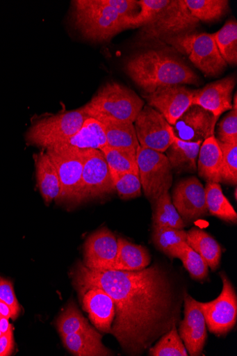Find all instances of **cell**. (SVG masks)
<instances>
[{"label":"cell","instance_id":"1","mask_svg":"<svg viewBox=\"0 0 237 356\" xmlns=\"http://www.w3.org/2000/svg\"><path fill=\"white\" fill-rule=\"evenodd\" d=\"M72 277L78 291L99 288L112 298L111 334L129 355L143 354L181 321L185 293L158 265L120 271L89 269L79 262Z\"/></svg>","mask_w":237,"mask_h":356},{"label":"cell","instance_id":"2","mask_svg":"<svg viewBox=\"0 0 237 356\" xmlns=\"http://www.w3.org/2000/svg\"><path fill=\"white\" fill-rule=\"evenodd\" d=\"M125 72L147 94L161 87L199 83L198 76L183 60L162 50L132 56L125 63Z\"/></svg>","mask_w":237,"mask_h":356},{"label":"cell","instance_id":"3","mask_svg":"<svg viewBox=\"0 0 237 356\" xmlns=\"http://www.w3.org/2000/svg\"><path fill=\"white\" fill-rule=\"evenodd\" d=\"M139 5L140 12L130 22L129 29L142 27L139 35L142 42L188 33L199 24L184 0H140Z\"/></svg>","mask_w":237,"mask_h":356},{"label":"cell","instance_id":"4","mask_svg":"<svg viewBox=\"0 0 237 356\" xmlns=\"http://www.w3.org/2000/svg\"><path fill=\"white\" fill-rule=\"evenodd\" d=\"M72 19L82 36L92 42H108L126 29L124 19L105 0H75Z\"/></svg>","mask_w":237,"mask_h":356},{"label":"cell","instance_id":"5","mask_svg":"<svg viewBox=\"0 0 237 356\" xmlns=\"http://www.w3.org/2000/svg\"><path fill=\"white\" fill-rule=\"evenodd\" d=\"M144 106V101L136 92L120 83L108 82L98 90L83 108L90 118L99 122L133 123Z\"/></svg>","mask_w":237,"mask_h":356},{"label":"cell","instance_id":"6","mask_svg":"<svg viewBox=\"0 0 237 356\" xmlns=\"http://www.w3.org/2000/svg\"><path fill=\"white\" fill-rule=\"evenodd\" d=\"M162 42L188 56L195 66L207 76H218L227 67L212 34L192 31Z\"/></svg>","mask_w":237,"mask_h":356},{"label":"cell","instance_id":"7","mask_svg":"<svg viewBox=\"0 0 237 356\" xmlns=\"http://www.w3.org/2000/svg\"><path fill=\"white\" fill-rule=\"evenodd\" d=\"M89 118L83 107L44 118L31 125L26 140L47 149L76 135Z\"/></svg>","mask_w":237,"mask_h":356},{"label":"cell","instance_id":"8","mask_svg":"<svg viewBox=\"0 0 237 356\" xmlns=\"http://www.w3.org/2000/svg\"><path fill=\"white\" fill-rule=\"evenodd\" d=\"M137 161L142 190L154 204L173 184V170L165 154L141 147L137 149Z\"/></svg>","mask_w":237,"mask_h":356},{"label":"cell","instance_id":"9","mask_svg":"<svg viewBox=\"0 0 237 356\" xmlns=\"http://www.w3.org/2000/svg\"><path fill=\"white\" fill-rule=\"evenodd\" d=\"M46 152L59 177L60 191L56 201L80 204L84 150L49 148Z\"/></svg>","mask_w":237,"mask_h":356},{"label":"cell","instance_id":"10","mask_svg":"<svg viewBox=\"0 0 237 356\" xmlns=\"http://www.w3.org/2000/svg\"><path fill=\"white\" fill-rule=\"evenodd\" d=\"M223 286L220 296L210 302L197 305L205 316L209 331L217 336L227 334L237 321V297L234 286L227 276L220 273Z\"/></svg>","mask_w":237,"mask_h":356},{"label":"cell","instance_id":"11","mask_svg":"<svg viewBox=\"0 0 237 356\" xmlns=\"http://www.w3.org/2000/svg\"><path fill=\"white\" fill-rule=\"evenodd\" d=\"M115 191L106 159L99 149L84 150L81 203L107 195Z\"/></svg>","mask_w":237,"mask_h":356},{"label":"cell","instance_id":"12","mask_svg":"<svg viewBox=\"0 0 237 356\" xmlns=\"http://www.w3.org/2000/svg\"><path fill=\"white\" fill-rule=\"evenodd\" d=\"M139 144L161 153L173 143V129L156 109L145 106L133 122Z\"/></svg>","mask_w":237,"mask_h":356},{"label":"cell","instance_id":"13","mask_svg":"<svg viewBox=\"0 0 237 356\" xmlns=\"http://www.w3.org/2000/svg\"><path fill=\"white\" fill-rule=\"evenodd\" d=\"M195 90L182 85L161 87L145 97L149 106L158 111L171 125L193 105Z\"/></svg>","mask_w":237,"mask_h":356},{"label":"cell","instance_id":"14","mask_svg":"<svg viewBox=\"0 0 237 356\" xmlns=\"http://www.w3.org/2000/svg\"><path fill=\"white\" fill-rule=\"evenodd\" d=\"M184 318L179 322V336L189 355H202L208 338L204 315L194 300L186 292L183 297Z\"/></svg>","mask_w":237,"mask_h":356},{"label":"cell","instance_id":"15","mask_svg":"<svg viewBox=\"0 0 237 356\" xmlns=\"http://www.w3.org/2000/svg\"><path fill=\"white\" fill-rule=\"evenodd\" d=\"M118 252V241L108 229H101L86 239L84 244V266L92 270H113Z\"/></svg>","mask_w":237,"mask_h":356},{"label":"cell","instance_id":"16","mask_svg":"<svg viewBox=\"0 0 237 356\" xmlns=\"http://www.w3.org/2000/svg\"><path fill=\"white\" fill-rule=\"evenodd\" d=\"M172 198L183 220L193 221L209 213L205 188L195 177L179 182L174 189Z\"/></svg>","mask_w":237,"mask_h":356},{"label":"cell","instance_id":"17","mask_svg":"<svg viewBox=\"0 0 237 356\" xmlns=\"http://www.w3.org/2000/svg\"><path fill=\"white\" fill-rule=\"evenodd\" d=\"M218 120L206 110L192 105L172 127L174 135L183 141L203 142L215 136Z\"/></svg>","mask_w":237,"mask_h":356},{"label":"cell","instance_id":"18","mask_svg":"<svg viewBox=\"0 0 237 356\" xmlns=\"http://www.w3.org/2000/svg\"><path fill=\"white\" fill-rule=\"evenodd\" d=\"M236 78L230 76L195 90L193 105L210 112L218 120L222 113L232 110V92Z\"/></svg>","mask_w":237,"mask_h":356},{"label":"cell","instance_id":"19","mask_svg":"<svg viewBox=\"0 0 237 356\" xmlns=\"http://www.w3.org/2000/svg\"><path fill=\"white\" fill-rule=\"evenodd\" d=\"M83 309L88 314L92 325L101 332L111 334L115 316L112 298L99 288L78 291Z\"/></svg>","mask_w":237,"mask_h":356},{"label":"cell","instance_id":"20","mask_svg":"<svg viewBox=\"0 0 237 356\" xmlns=\"http://www.w3.org/2000/svg\"><path fill=\"white\" fill-rule=\"evenodd\" d=\"M106 145L107 141L103 124L97 120L89 118L76 135L50 148L81 151L101 150Z\"/></svg>","mask_w":237,"mask_h":356},{"label":"cell","instance_id":"21","mask_svg":"<svg viewBox=\"0 0 237 356\" xmlns=\"http://www.w3.org/2000/svg\"><path fill=\"white\" fill-rule=\"evenodd\" d=\"M61 339L64 347L76 356L114 355L101 342L103 337L92 327L62 337Z\"/></svg>","mask_w":237,"mask_h":356},{"label":"cell","instance_id":"22","mask_svg":"<svg viewBox=\"0 0 237 356\" xmlns=\"http://www.w3.org/2000/svg\"><path fill=\"white\" fill-rule=\"evenodd\" d=\"M222 152L213 136L203 141L197 157L198 175L207 182L220 183Z\"/></svg>","mask_w":237,"mask_h":356},{"label":"cell","instance_id":"23","mask_svg":"<svg viewBox=\"0 0 237 356\" xmlns=\"http://www.w3.org/2000/svg\"><path fill=\"white\" fill-rule=\"evenodd\" d=\"M202 142H186L177 138L173 131V143L165 151L172 170L178 173L197 171V159Z\"/></svg>","mask_w":237,"mask_h":356},{"label":"cell","instance_id":"24","mask_svg":"<svg viewBox=\"0 0 237 356\" xmlns=\"http://www.w3.org/2000/svg\"><path fill=\"white\" fill-rule=\"evenodd\" d=\"M35 159L38 185L44 202L47 204L57 200L60 185L57 170L47 152L33 156Z\"/></svg>","mask_w":237,"mask_h":356},{"label":"cell","instance_id":"25","mask_svg":"<svg viewBox=\"0 0 237 356\" xmlns=\"http://www.w3.org/2000/svg\"><path fill=\"white\" fill-rule=\"evenodd\" d=\"M118 252L113 270L120 271H138L151 264V255L144 246L132 243L119 238Z\"/></svg>","mask_w":237,"mask_h":356},{"label":"cell","instance_id":"26","mask_svg":"<svg viewBox=\"0 0 237 356\" xmlns=\"http://www.w3.org/2000/svg\"><path fill=\"white\" fill-rule=\"evenodd\" d=\"M188 245L198 253L209 267L215 271L220 265L222 248L210 234L198 228H193L187 232Z\"/></svg>","mask_w":237,"mask_h":356},{"label":"cell","instance_id":"27","mask_svg":"<svg viewBox=\"0 0 237 356\" xmlns=\"http://www.w3.org/2000/svg\"><path fill=\"white\" fill-rule=\"evenodd\" d=\"M103 124L107 146L137 150L140 146L133 123L118 121L99 122Z\"/></svg>","mask_w":237,"mask_h":356},{"label":"cell","instance_id":"28","mask_svg":"<svg viewBox=\"0 0 237 356\" xmlns=\"http://www.w3.org/2000/svg\"><path fill=\"white\" fill-rule=\"evenodd\" d=\"M153 207V228L184 229L186 224L175 208L169 191L162 194Z\"/></svg>","mask_w":237,"mask_h":356},{"label":"cell","instance_id":"29","mask_svg":"<svg viewBox=\"0 0 237 356\" xmlns=\"http://www.w3.org/2000/svg\"><path fill=\"white\" fill-rule=\"evenodd\" d=\"M205 190L209 213L225 222L236 224V212L224 196L220 184L208 182Z\"/></svg>","mask_w":237,"mask_h":356},{"label":"cell","instance_id":"30","mask_svg":"<svg viewBox=\"0 0 237 356\" xmlns=\"http://www.w3.org/2000/svg\"><path fill=\"white\" fill-rule=\"evenodd\" d=\"M188 235L184 229L153 228L152 241L156 248L170 258H177Z\"/></svg>","mask_w":237,"mask_h":356},{"label":"cell","instance_id":"31","mask_svg":"<svg viewBox=\"0 0 237 356\" xmlns=\"http://www.w3.org/2000/svg\"><path fill=\"white\" fill-rule=\"evenodd\" d=\"M100 151L104 154L111 172L139 174L137 150L114 148L106 145Z\"/></svg>","mask_w":237,"mask_h":356},{"label":"cell","instance_id":"32","mask_svg":"<svg viewBox=\"0 0 237 356\" xmlns=\"http://www.w3.org/2000/svg\"><path fill=\"white\" fill-rule=\"evenodd\" d=\"M184 3L195 18L205 22L219 20L229 9L227 0H184Z\"/></svg>","mask_w":237,"mask_h":356},{"label":"cell","instance_id":"33","mask_svg":"<svg viewBox=\"0 0 237 356\" xmlns=\"http://www.w3.org/2000/svg\"><path fill=\"white\" fill-rule=\"evenodd\" d=\"M218 49L227 64H237V22L229 20L216 33L212 34Z\"/></svg>","mask_w":237,"mask_h":356},{"label":"cell","instance_id":"34","mask_svg":"<svg viewBox=\"0 0 237 356\" xmlns=\"http://www.w3.org/2000/svg\"><path fill=\"white\" fill-rule=\"evenodd\" d=\"M92 327L73 302H70L57 320V329L60 336L65 337Z\"/></svg>","mask_w":237,"mask_h":356},{"label":"cell","instance_id":"35","mask_svg":"<svg viewBox=\"0 0 237 356\" xmlns=\"http://www.w3.org/2000/svg\"><path fill=\"white\" fill-rule=\"evenodd\" d=\"M150 356H188V353L179 336L177 326L162 336L158 341L149 348Z\"/></svg>","mask_w":237,"mask_h":356},{"label":"cell","instance_id":"36","mask_svg":"<svg viewBox=\"0 0 237 356\" xmlns=\"http://www.w3.org/2000/svg\"><path fill=\"white\" fill-rule=\"evenodd\" d=\"M115 191L124 200L139 197L142 195L140 175L136 173H115L111 172Z\"/></svg>","mask_w":237,"mask_h":356},{"label":"cell","instance_id":"37","mask_svg":"<svg viewBox=\"0 0 237 356\" xmlns=\"http://www.w3.org/2000/svg\"><path fill=\"white\" fill-rule=\"evenodd\" d=\"M184 268L191 277L196 280H206L209 276V267L202 257L186 243L178 254Z\"/></svg>","mask_w":237,"mask_h":356},{"label":"cell","instance_id":"38","mask_svg":"<svg viewBox=\"0 0 237 356\" xmlns=\"http://www.w3.org/2000/svg\"><path fill=\"white\" fill-rule=\"evenodd\" d=\"M218 141L222 152L220 184L236 186L237 145H231Z\"/></svg>","mask_w":237,"mask_h":356},{"label":"cell","instance_id":"39","mask_svg":"<svg viewBox=\"0 0 237 356\" xmlns=\"http://www.w3.org/2000/svg\"><path fill=\"white\" fill-rule=\"evenodd\" d=\"M218 140L223 143L237 145V111L231 110L218 126Z\"/></svg>","mask_w":237,"mask_h":356},{"label":"cell","instance_id":"40","mask_svg":"<svg viewBox=\"0 0 237 356\" xmlns=\"http://www.w3.org/2000/svg\"><path fill=\"white\" fill-rule=\"evenodd\" d=\"M105 2L124 19L126 29H129L130 22L140 12L139 1L136 0H105Z\"/></svg>","mask_w":237,"mask_h":356},{"label":"cell","instance_id":"41","mask_svg":"<svg viewBox=\"0 0 237 356\" xmlns=\"http://www.w3.org/2000/svg\"><path fill=\"white\" fill-rule=\"evenodd\" d=\"M0 301L8 305L16 319L20 312V306L15 293L13 283L4 278L0 277Z\"/></svg>","mask_w":237,"mask_h":356},{"label":"cell","instance_id":"42","mask_svg":"<svg viewBox=\"0 0 237 356\" xmlns=\"http://www.w3.org/2000/svg\"><path fill=\"white\" fill-rule=\"evenodd\" d=\"M13 332L11 330L0 337V356L10 355L13 353Z\"/></svg>","mask_w":237,"mask_h":356},{"label":"cell","instance_id":"43","mask_svg":"<svg viewBox=\"0 0 237 356\" xmlns=\"http://www.w3.org/2000/svg\"><path fill=\"white\" fill-rule=\"evenodd\" d=\"M11 330H13V326L9 322V318L3 316L0 317V332L3 334H6Z\"/></svg>","mask_w":237,"mask_h":356},{"label":"cell","instance_id":"44","mask_svg":"<svg viewBox=\"0 0 237 356\" xmlns=\"http://www.w3.org/2000/svg\"><path fill=\"white\" fill-rule=\"evenodd\" d=\"M6 317L13 319V314L10 307L6 303L0 301V317Z\"/></svg>","mask_w":237,"mask_h":356},{"label":"cell","instance_id":"45","mask_svg":"<svg viewBox=\"0 0 237 356\" xmlns=\"http://www.w3.org/2000/svg\"><path fill=\"white\" fill-rule=\"evenodd\" d=\"M233 104H232V110L237 111V105H236V93L234 94V97L233 99Z\"/></svg>","mask_w":237,"mask_h":356},{"label":"cell","instance_id":"46","mask_svg":"<svg viewBox=\"0 0 237 356\" xmlns=\"http://www.w3.org/2000/svg\"><path fill=\"white\" fill-rule=\"evenodd\" d=\"M235 199L236 200V189H235Z\"/></svg>","mask_w":237,"mask_h":356},{"label":"cell","instance_id":"47","mask_svg":"<svg viewBox=\"0 0 237 356\" xmlns=\"http://www.w3.org/2000/svg\"><path fill=\"white\" fill-rule=\"evenodd\" d=\"M3 333L1 332H0V337H1L3 336Z\"/></svg>","mask_w":237,"mask_h":356}]
</instances>
